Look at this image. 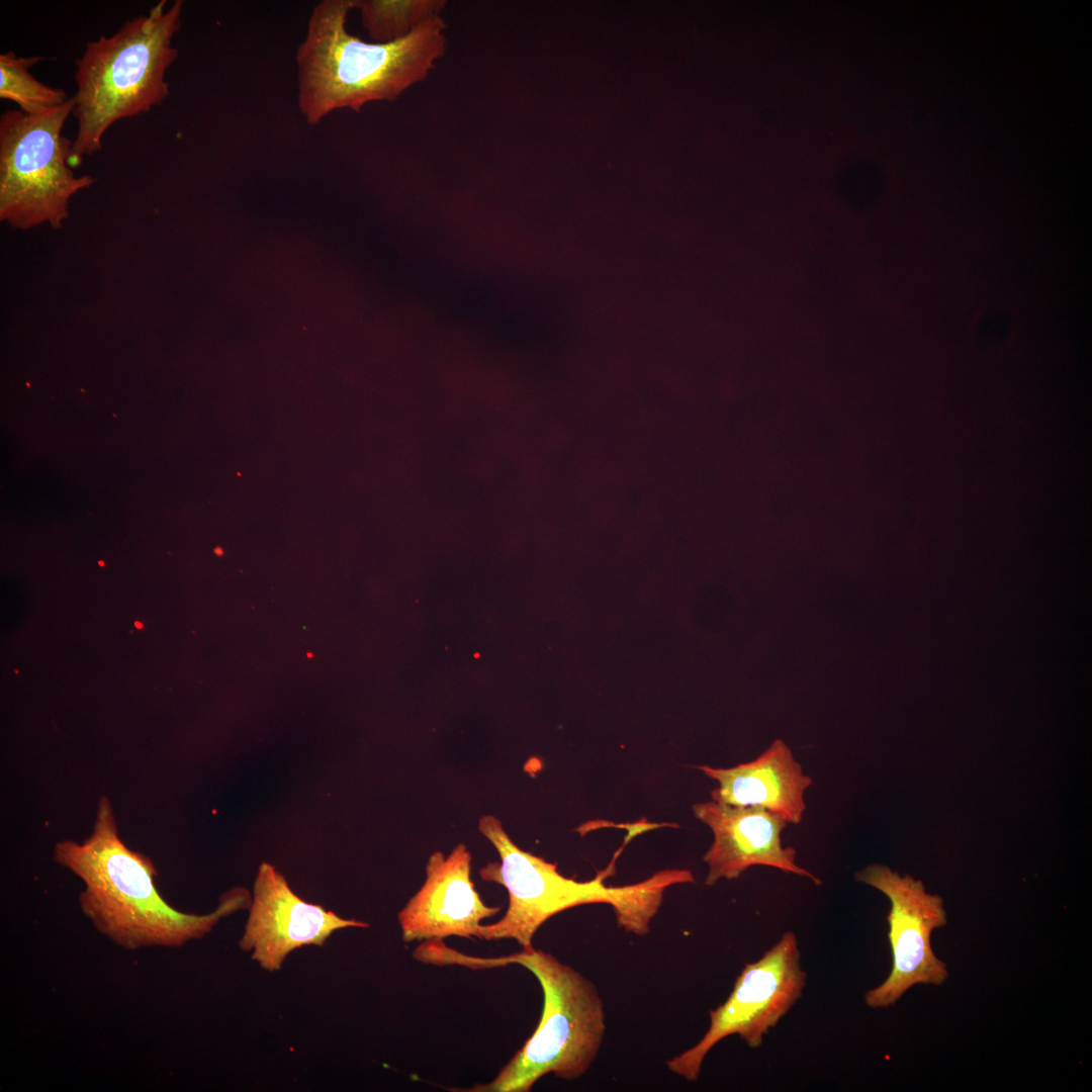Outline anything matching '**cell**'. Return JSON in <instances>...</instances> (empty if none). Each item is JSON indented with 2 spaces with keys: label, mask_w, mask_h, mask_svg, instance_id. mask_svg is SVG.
I'll return each instance as SVG.
<instances>
[{
  "label": "cell",
  "mask_w": 1092,
  "mask_h": 1092,
  "mask_svg": "<svg viewBox=\"0 0 1092 1092\" xmlns=\"http://www.w3.org/2000/svg\"><path fill=\"white\" fill-rule=\"evenodd\" d=\"M53 857L83 882L79 903L93 926L129 950L176 947L202 938L221 918L251 903L249 892L236 887L221 896L209 914L173 908L155 886L158 873L152 859L128 848L119 837L111 804L104 796L98 802L91 834L80 843L58 842Z\"/></svg>",
  "instance_id": "cell-1"
},
{
  "label": "cell",
  "mask_w": 1092,
  "mask_h": 1092,
  "mask_svg": "<svg viewBox=\"0 0 1092 1092\" xmlns=\"http://www.w3.org/2000/svg\"><path fill=\"white\" fill-rule=\"evenodd\" d=\"M352 0H323L308 18L295 54L297 105L310 125L335 110L360 111L367 103L394 101L424 81L447 49V25L436 16L406 37L367 42L346 27Z\"/></svg>",
  "instance_id": "cell-2"
},
{
  "label": "cell",
  "mask_w": 1092,
  "mask_h": 1092,
  "mask_svg": "<svg viewBox=\"0 0 1092 1092\" xmlns=\"http://www.w3.org/2000/svg\"><path fill=\"white\" fill-rule=\"evenodd\" d=\"M478 830L494 846L499 861L488 862L479 871L480 878L505 887L509 906L494 923L481 925L479 938L515 939L522 948H532L536 931L552 916L584 904L612 906L617 925L628 933L647 935L667 888L694 883L686 869H667L635 884L610 886L604 881L614 872L615 860L584 882L562 876L557 864L546 861L517 846L499 819L484 815Z\"/></svg>",
  "instance_id": "cell-3"
},
{
  "label": "cell",
  "mask_w": 1092,
  "mask_h": 1092,
  "mask_svg": "<svg viewBox=\"0 0 1092 1092\" xmlns=\"http://www.w3.org/2000/svg\"><path fill=\"white\" fill-rule=\"evenodd\" d=\"M167 3L161 0L113 34L89 41L76 61L71 167L102 150L103 136L116 121L148 112L169 96L166 73L178 57L173 39L184 2Z\"/></svg>",
  "instance_id": "cell-4"
},
{
  "label": "cell",
  "mask_w": 1092,
  "mask_h": 1092,
  "mask_svg": "<svg viewBox=\"0 0 1092 1092\" xmlns=\"http://www.w3.org/2000/svg\"><path fill=\"white\" fill-rule=\"evenodd\" d=\"M438 962L471 969L520 965L538 980L543 1009L537 1028L493 1080L466 1092H529L547 1074L572 1081L587 1072L606 1032L604 1002L596 985L553 954L534 947L500 958H474L443 945Z\"/></svg>",
  "instance_id": "cell-5"
},
{
  "label": "cell",
  "mask_w": 1092,
  "mask_h": 1092,
  "mask_svg": "<svg viewBox=\"0 0 1092 1092\" xmlns=\"http://www.w3.org/2000/svg\"><path fill=\"white\" fill-rule=\"evenodd\" d=\"M70 97L40 115L20 109L0 117V219L29 230L42 223L59 229L69 217L73 195L94 183L70 165L72 141L62 135L73 113Z\"/></svg>",
  "instance_id": "cell-6"
},
{
  "label": "cell",
  "mask_w": 1092,
  "mask_h": 1092,
  "mask_svg": "<svg viewBox=\"0 0 1092 1092\" xmlns=\"http://www.w3.org/2000/svg\"><path fill=\"white\" fill-rule=\"evenodd\" d=\"M800 959L797 936L788 931L759 960L746 964L728 998L710 1010L706 1033L695 1045L667 1060L668 1070L696 1081L709 1052L730 1035H738L751 1049L759 1048L803 994L807 974Z\"/></svg>",
  "instance_id": "cell-7"
},
{
  "label": "cell",
  "mask_w": 1092,
  "mask_h": 1092,
  "mask_svg": "<svg viewBox=\"0 0 1092 1092\" xmlns=\"http://www.w3.org/2000/svg\"><path fill=\"white\" fill-rule=\"evenodd\" d=\"M855 880L881 891L891 903L887 921L892 970L882 984L866 993V1004L888 1008L915 985L942 984L948 976L946 965L930 944L932 931L946 924L942 898L927 893L920 880L900 876L883 864L862 869Z\"/></svg>",
  "instance_id": "cell-8"
},
{
  "label": "cell",
  "mask_w": 1092,
  "mask_h": 1092,
  "mask_svg": "<svg viewBox=\"0 0 1092 1092\" xmlns=\"http://www.w3.org/2000/svg\"><path fill=\"white\" fill-rule=\"evenodd\" d=\"M367 928L369 924L345 919L297 896L284 876L262 862L253 886L245 931L239 941L244 951L268 972L281 969L287 956L305 945L323 946L336 930Z\"/></svg>",
  "instance_id": "cell-9"
},
{
  "label": "cell",
  "mask_w": 1092,
  "mask_h": 1092,
  "mask_svg": "<svg viewBox=\"0 0 1092 1092\" xmlns=\"http://www.w3.org/2000/svg\"><path fill=\"white\" fill-rule=\"evenodd\" d=\"M695 816L713 833V842L704 854L708 864L705 880L713 886L721 879L733 880L752 866H766L811 880H821L796 862L797 851L782 845L787 822L756 806H732L708 801L693 806Z\"/></svg>",
  "instance_id": "cell-10"
},
{
  "label": "cell",
  "mask_w": 1092,
  "mask_h": 1092,
  "mask_svg": "<svg viewBox=\"0 0 1092 1092\" xmlns=\"http://www.w3.org/2000/svg\"><path fill=\"white\" fill-rule=\"evenodd\" d=\"M470 872L471 854L463 843L448 856L441 851L430 855L424 884L397 915L404 942L479 938L480 921L495 916L500 908L483 903Z\"/></svg>",
  "instance_id": "cell-11"
},
{
  "label": "cell",
  "mask_w": 1092,
  "mask_h": 1092,
  "mask_svg": "<svg viewBox=\"0 0 1092 1092\" xmlns=\"http://www.w3.org/2000/svg\"><path fill=\"white\" fill-rule=\"evenodd\" d=\"M697 768L718 783L711 792L713 801L760 807L791 824L803 819L805 792L813 781L780 738L751 761L729 768L709 765Z\"/></svg>",
  "instance_id": "cell-12"
},
{
  "label": "cell",
  "mask_w": 1092,
  "mask_h": 1092,
  "mask_svg": "<svg viewBox=\"0 0 1092 1092\" xmlns=\"http://www.w3.org/2000/svg\"><path fill=\"white\" fill-rule=\"evenodd\" d=\"M372 42L388 43L410 35L426 21L441 16L445 0H352Z\"/></svg>",
  "instance_id": "cell-13"
},
{
  "label": "cell",
  "mask_w": 1092,
  "mask_h": 1092,
  "mask_svg": "<svg viewBox=\"0 0 1092 1092\" xmlns=\"http://www.w3.org/2000/svg\"><path fill=\"white\" fill-rule=\"evenodd\" d=\"M42 58L17 57L14 52L0 55V98L16 103L30 115H40L65 104L69 98L60 88L39 82L30 69Z\"/></svg>",
  "instance_id": "cell-14"
},
{
  "label": "cell",
  "mask_w": 1092,
  "mask_h": 1092,
  "mask_svg": "<svg viewBox=\"0 0 1092 1092\" xmlns=\"http://www.w3.org/2000/svg\"><path fill=\"white\" fill-rule=\"evenodd\" d=\"M134 625H135V627H136V628H139V629L143 628V624H141L140 622H135V624H134Z\"/></svg>",
  "instance_id": "cell-15"
},
{
  "label": "cell",
  "mask_w": 1092,
  "mask_h": 1092,
  "mask_svg": "<svg viewBox=\"0 0 1092 1092\" xmlns=\"http://www.w3.org/2000/svg\"><path fill=\"white\" fill-rule=\"evenodd\" d=\"M99 564H100L101 566H103V564H104V563H103L102 561H100V562H99Z\"/></svg>",
  "instance_id": "cell-16"
}]
</instances>
